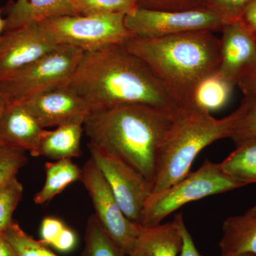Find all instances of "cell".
I'll return each instance as SVG.
<instances>
[{
    "mask_svg": "<svg viewBox=\"0 0 256 256\" xmlns=\"http://www.w3.org/2000/svg\"><path fill=\"white\" fill-rule=\"evenodd\" d=\"M23 104L44 129L75 119H85L90 112L82 98L64 86L43 92Z\"/></svg>",
    "mask_w": 256,
    "mask_h": 256,
    "instance_id": "13",
    "label": "cell"
},
{
    "mask_svg": "<svg viewBox=\"0 0 256 256\" xmlns=\"http://www.w3.org/2000/svg\"><path fill=\"white\" fill-rule=\"evenodd\" d=\"M23 191V185L16 175L0 183V234L14 222L13 214L22 198Z\"/></svg>",
    "mask_w": 256,
    "mask_h": 256,
    "instance_id": "23",
    "label": "cell"
},
{
    "mask_svg": "<svg viewBox=\"0 0 256 256\" xmlns=\"http://www.w3.org/2000/svg\"><path fill=\"white\" fill-rule=\"evenodd\" d=\"M220 164L224 172L239 182L256 184V138L236 146Z\"/></svg>",
    "mask_w": 256,
    "mask_h": 256,
    "instance_id": "21",
    "label": "cell"
},
{
    "mask_svg": "<svg viewBox=\"0 0 256 256\" xmlns=\"http://www.w3.org/2000/svg\"><path fill=\"white\" fill-rule=\"evenodd\" d=\"M218 70L202 79L194 90L192 108L210 112L226 105L234 88Z\"/></svg>",
    "mask_w": 256,
    "mask_h": 256,
    "instance_id": "19",
    "label": "cell"
},
{
    "mask_svg": "<svg viewBox=\"0 0 256 256\" xmlns=\"http://www.w3.org/2000/svg\"><path fill=\"white\" fill-rule=\"evenodd\" d=\"M63 86L82 98L90 111L122 105L170 112L182 108L150 67L124 44L84 53Z\"/></svg>",
    "mask_w": 256,
    "mask_h": 256,
    "instance_id": "1",
    "label": "cell"
},
{
    "mask_svg": "<svg viewBox=\"0 0 256 256\" xmlns=\"http://www.w3.org/2000/svg\"><path fill=\"white\" fill-rule=\"evenodd\" d=\"M218 70L234 86L256 70V35L240 20L224 25Z\"/></svg>",
    "mask_w": 256,
    "mask_h": 256,
    "instance_id": "12",
    "label": "cell"
},
{
    "mask_svg": "<svg viewBox=\"0 0 256 256\" xmlns=\"http://www.w3.org/2000/svg\"><path fill=\"white\" fill-rule=\"evenodd\" d=\"M78 244V237L73 229L66 226L58 238L54 242L52 248L62 252H72Z\"/></svg>",
    "mask_w": 256,
    "mask_h": 256,
    "instance_id": "32",
    "label": "cell"
},
{
    "mask_svg": "<svg viewBox=\"0 0 256 256\" xmlns=\"http://www.w3.org/2000/svg\"><path fill=\"white\" fill-rule=\"evenodd\" d=\"M3 234L18 256H58L43 242L28 235L16 222H13Z\"/></svg>",
    "mask_w": 256,
    "mask_h": 256,
    "instance_id": "24",
    "label": "cell"
},
{
    "mask_svg": "<svg viewBox=\"0 0 256 256\" xmlns=\"http://www.w3.org/2000/svg\"><path fill=\"white\" fill-rule=\"evenodd\" d=\"M44 131L23 102H8L0 119V146L28 151L38 156Z\"/></svg>",
    "mask_w": 256,
    "mask_h": 256,
    "instance_id": "14",
    "label": "cell"
},
{
    "mask_svg": "<svg viewBox=\"0 0 256 256\" xmlns=\"http://www.w3.org/2000/svg\"><path fill=\"white\" fill-rule=\"evenodd\" d=\"M84 118L68 121L54 130H44L38 146V156L54 160L73 159L82 156V138Z\"/></svg>",
    "mask_w": 256,
    "mask_h": 256,
    "instance_id": "18",
    "label": "cell"
},
{
    "mask_svg": "<svg viewBox=\"0 0 256 256\" xmlns=\"http://www.w3.org/2000/svg\"><path fill=\"white\" fill-rule=\"evenodd\" d=\"M58 45L40 24L5 31L0 37V82L50 53Z\"/></svg>",
    "mask_w": 256,
    "mask_h": 256,
    "instance_id": "11",
    "label": "cell"
},
{
    "mask_svg": "<svg viewBox=\"0 0 256 256\" xmlns=\"http://www.w3.org/2000/svg\"><path fill=\"white\" fill-rule=\"evenodd\" d=\"M242 114L240 106L222 119L194 108H180L175 111L160 148L151 195L164 191L184 178L202 150L216 141L230 138Z\"/></svg>",
    "mask_w": 256,
    "mask_h": 256,
    "instance_id": "4",
    "label": "cell"
},
{
    "mask_svg": "<svg viewBox=\"0 0 256 256\" xmlns=\"http://www.w3.org/2000/svg\"><path fill=\"white\" fill-rule=\"evenodd\" d=\"M238 86L245 96H256V70L250 75L242 78Z\"/></svg>",
    "mask_w": 256,
    "mask_h": 256,
    "instance_id": "33",
    "label": "cell"
},
{
    "mask_svg": "<svg viewBox=\"0 0 256 256\" xmlns=\"http://www.w3.org/2000/svg\"><path fill=\"white\" fill-rule=\"evenodd\" d=\"M46 180L40 192L34 197V202L38 205L50 202L60 194L70 184L82 180V169L72 159L56 160L45 164Z\"/></svg>",
    "mask_w": 256,
    "mask_h": 256,
    "instance_id": "20",
    "label": "cell"
},
{
    "mask_svg": "<svg viewBox=\"0 0 256 256\" xmlns=\"http://www.w3.org/2000/svg\"><path fill=\"white\" fill-rule=\"evenodd\" d=\"M126 14L70 15L46 20L40 25L60 45L96 52L124 44L133 36L124 24Z\"/></svg>",
    "mask_w": 256,
    "mask_h": 256,
    "instance_id": "7",
    "label": "cell"
},
{
    "mask_svg": "<svg viewBox=\"0 0 256 256\" xmlns=\"http://www.w3.org/2000/svg\"><path fill=\"white\" fill-rule=\"evenodd\" d=\"M242 20L256 35V0L248 6Z\"/></svg>",
    "mask_w": 256,
    "mask_h": 256,
    "instance_id": "34",
    "label": "cell"
},
{
    "mask_svg": "<svg viewBox=\"0 0 256 256\" xmlns=\"http://www.w3.org/2000/svg\"><path fill=\"white\" fill-rule=\"evenodd\" d=\"M124 24L134 36L158 38L186 32L222 31L220 14L208 8L186 11H160L136 8L126 15Z\"/></svg>",
    "mask_w": 256,
    "mask_h": 256,
    "instance_id": "9",
    "label": "cell"
},
{
    "mask_svg": "<svg viewBox=\"0 0 256 256\" xmlns=\"http://www.w3.org/2000/svg\"><path fill=\"white\" fill-rule=\"evenodd\" d=\"M84 52L58 45L54 50L0 82V94L8 102H23L63 86L72 76Z\"/></svg>",
    "mask_w": 256,
    "mask_h": 256,
    "instance_id": "6",
    "label": "cell"
},
{
    "mask_svg": "<svg viewBox=\"0 0 256 256\" xmlns=\"http://www.w3.org/2000/svg\"><path fill=\"white\" fill-rule=\"evenodd\" d=\"M88 148L90 158L105 178L124 214L133 223L140 226L152 185L118 156L92 142H88Z\"/></svg>",
    "mask_w": 256,
    "mask_h": 256,
    "instance_id": "8",
    "label": "cell"
},
{
    "mask_svg": "<svg viewBox=\"0 0 256 256\" xmlns=\"http://www.w3.org/2000/svg\"><path fill=\"white\" fill-rule=\"evenodd\" d=\"M124 46L150 67L182 108H192L198 82L220 65V40L210 31L158 38L133 36Z\"/></svg>",
    "mask_w": 256,
    "mask_h": 256,
    "instance_id": "3",
    "label": "cell"
},
{
    "mask_svg": "<svg viewBox=\"0 0 256 256\" xmlns=\"http://www.w3.org/2000/svg\"><path fill=\"white\" fill-rule=\"evenodd\" d=\"M182 237L178 220L153 226H141L132 250L128 256H178Z\"/></svg>",
    "mask_w": 256,
    "mask_h": 256,
    "instance_id": "17",
    "label": "cell"
},
{
    "mask_svg": "<svg viewBox=\"0 0 256 256\" xmlns=\"http://www.w3.org/2000/svg\"><path fill=\"white\" fill-rule=\"evenodd\" d=\"M28 162L26 152L10 146H0V183L18 174Z\"/></svg>",
    "mask_w": 256,
    "mask_h": 256,
    "instance_id": "27",
    "label": "cell"
},
{
    "mask_svg": "<svg viewBox=\"0 0 256 256\" xmlns=\"http://www.w3.org/2000/svg\"><path fill=\"white\" fill-rule=\"evenodd\" d=\"M138 0H73L77 15L127 14L138 8Z\"/></svg>",
    "mask_w": 256,
    "mask_h": 256,
    "instance_id": "25",
    "label": "cell"
},
{
    "mask_svg": "<svg viewBox=\"0 0 256 256\" xmlns=\"http://www.w3.org/2000/svg\"><path fill=\"white\" fill-rule=\"evenodd\" d=\"M0 256H18L14 248L6 240L3 233L0 234Z\"/></svg>",
    "mask_w": 256,
    "mask_h": 256,
    "instance_id": "35",
    "label": "cell"
},
{
    "mask_svg": "<svg viewBox=\"0 0 256 256\" xmlns=\"http://www.w3.org/2000/svg\"><path fill=\"white\" fill-rule=\"evenodd\" d=\"M82 256H127L100 226L96 216H89Z\"/></svg>",
    "mask_w": 256,
    "mask_h": 256,
    "instance_id": "22",
    "label": "cell"
},
{
    "mask_svg": "<svg viewBox=\"0 0 256 256\" xmlns=\"http://www.w3.org/2000/svg\"><path fill=\"white\" fill-rule=\"evenodd\" d=\"M246 186L224 172L220 163L206 160L170 188L150 195L143 210L141 226L161 224L170 214L190 202Z\"/></svg>",
    "mask_w": 256,
    "mask_h": 256,
    "instance_id": "5",
    "label": "cell"
},
{
    "mask_svg": "<svg viewBox=\"0 0 256 256\" xmlns=\"http://www.w3.org/2000/svg\"><path fill=\"white\" fill-rule=\"evenodd\" d=\"M240 106L242 116L230 137L236 146L256 138V96H245Z\"/></svg>",
    "mask_w": 256,
    "mask_h": 256,
    "instance_id": "26",
    "label": "cell"
},
{
    "mask_svg": "<svg viewBox=\"0 0 256 256\" xmlns=\"http://www.w3.org/2000/svg\"><path fill=\"white\" fill-rule=\"evenodd\" d=\"M174 112L122 105L90 111L84 122L89 142L120 158L152 185L158 154Z\"/></svg>",
    "mask_w": 256,
    "mask_h": 256,
    "instance_id": "2",
    "label": "cell"
},
{
    "mask_svg": "<svg viewBox=\"0 0 256 256\" xmlns=\"http://www.w3.org/2000/svg\"><path fill=\"white\" fill-rule=\"evenodd\" d=\"M232 256H256L252 255V254H242V255Z\"/></svg>",
    "mask_w": 256,
    "mask_h": 256,
    "instance_id": "38",
    "label": "cell"
},
{
    "mask_svg": "<svg viewBox=\"0 0 256 256\" xmlns=\"http://www.w3.org/2000/svg\"><path fill=\"white\" fill-rule=\"evenodd\" d=\"M254 0H210L207 8L215 12L226 24L240 20Z\"/></svg>",
    "mask_w": 256,
    "mask_h": 256,
    "instance_id": "29",
    "label": "cell"
},
{
    "mask_svg": "<svg viewBox=\"0 0 256 256\" xmlns=\"http://www.w3.org/2000/svg\"><path fill=\"white\" fill-rule=\"evenodd\" d=\"M80 182L92 198L96 218L104 232L128 256L137 240L141 226L128 220L110 186L92 158L82 168Z\"/></svg>",
    "mask_w": 256,
    "mask_h": 256,
    "instance_id": "10",
    "label": "cell"
},
{
    "mask_svg": "<svg viewBox=\"0 0 256 256\" xmlns=\"http://www.w3.org/2000/svg\"><path fill=\"white\" fill-rule=\"evenodd\" d=\"M5 31L40 24L60 16L77 15L73 0H10L4 8Z\"/></svg>",
    "mask_w": 256,
    "mask_h": 256,
    "instance_id": "15",
    "label": "cell"
},
{
    "mask_svg": "<svg viewBox=\"0 0 256 256\" xmlns=\"http://www.w3.org/2000/svg\"><path fill=\"white\" fill-rule=\"evenodd\" d=\"M5 30V20L2 18L1 11H0V37L3 34Z\"/></svg>",
    "mask_w": 256,
    "mask_h": 256,
    "instance_id": "37",
    "label": "cell"
},
{
    "mask_svg": "<svg viewBox=\"0 0 256 256\" xmlns=\"http://www.w3.org/2000/svg\"><path fill=\"white\" fill-rule=\"evenodd\" d=\"M66 226L64 222L54 217H46L40 227V242L47 246H52Z\"/></svg>",
    "mask_w": 256,
    "mask_h": 256,
    "instance_id": "30",
    "label": "cell"
},
{
    "mask_svg": "<svg viewBox=\"0 0 256 256\" xmlns=\"http://www.w3.org/2000/svg\"><path fill=\"white\" fill-rule=\"evenodd\" d=\"M210 0H138V8L160 11H186L207 8Z\"/></svg>",
    "mask_w": 256,
    "mask_h": 256,
    "instance_id": "28",
    "label": "cell"
},
{
    "mask_svg": "<svg viewBox=\"0 0 256 256\" xmlns=\"http://www.w3.org/2000/svg\"><path fill=\"white\" fill-rule=\"evenodd\" d=\"M174 218L178 220L182 237V247L180 256H202L197 250L191 234L186 228L182 213L180 212L175 215Z\"/></svg>",
    "mask_w": 256,
    "mask_h": 256,
    "instance_id": "31",
    "label": "cell"
},
{
    "mask_svg": "<svg viewBox=\"0 0 256 256\" xmlns=\"http://www.w3.org/2000/svg\"><path fill=\"white\" fill-rule=\"evenodd\" d=\"M8 104V99L2 94H0V119H1L2 116L3 112H4Z\"/></svg>",
    "mask_w": 256,
    "mask_h": 256,
    "instance_id": "36",
    "label": "cell"
},
{
    "mask_svg": "<svg viewBox=\"0 0 256 256\" xmlns=\"http://www.w3.org/2000/svg\"><path fill=\"white\" fill-rule=\"evenodd\" d=\"M218 247L220 256H256V205L224 220Z\"/></svg>",
    "mask_w": 256,
    "mask_h": 256,
    "instance_id": "16",
    "label": "cell"
}]
</instances>
